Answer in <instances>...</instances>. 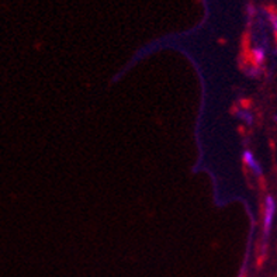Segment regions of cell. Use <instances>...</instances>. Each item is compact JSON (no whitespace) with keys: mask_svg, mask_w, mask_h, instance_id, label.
<instances>
[{"mask_svg":"<svg viewBox=\"0 0 277 277\" xmlns=\"http://www.w3.org/2000/svg\"><path fill=\"white\" fill-rule=\"evenodd\" d=\"M277 204L276 200L273 196H266L265 199V210H263V235L265 238L270 235L271 227L274 223V217H276Z\"/></svg>","mask_w":277,"mask_h":277,"instance_id":"cell-1","label":"cell"},{"mask_svg":"<svg viewBox=\"0 0 277 277\" xmlns=\"http://www.w3.org/2000/svg\"><path fill=\"white\" fill-rule=\"evenodd\" d=\"M242 159H243V163L247 165L248 168L252 170L253 175L262 176V173H263V169H262V166H260V163L258 162V159L255 158L252 151L247 149V151L243 152V155H242Z\"/></svg>","mask_w":277,"mask_h":277,"instance_id":"cell-2","label":"cell"},{"mask_svg":"<svg viewBox=\"0 0 277 277\" xmlns=\"http://www.w3.org/2000/svg\"><path fill=\"white\" fill-rule=\"evenodd\" d=\"M252 59H253V64H255V67L259 68L266 59L265 49L260 48V47H258V48H253L252 49Z\"/></svg>","mask_w":277,"mask_h":277,"instance_id":"cell-3","label":"cell"},{"mask_svg":"<svg viewBox=\"0 0 277 277\" xmlns=\"http://www.w3.org/2000/svg\"><path fill=\"white\" fill-rule=\"evenodd\" d=\"M236 118H239L241 121H243L247 126H252L253 124V114L251 113V111H248V110L245 109H241V110H236Z\"/></svg>","mask_w":277,"mask_h":277,"instance_id":"cell-4","label":"cell"},{"mask_svg":"<svg viewBox=\"0 0 277 277\" xmlns=\"http://www.w3.org/2000/svg\"><path fill=\"white\" fill-rule=\"evenodd\" d=\"M245 73H247V76H249V78H258V76L260 75V69L258 67L247 68Z\"/></svg>","mask_w":277,"mask_h":277,"instance_id":"cell-5","label":"cell"},{"mask_svg":"<svg viewBox=\"0 0 277 277\" xmlns=\"http://www.w3.org/2000/svg\"><path fill=\"white\" fill-rule=\"evenodd\" d=\"M270 20H271V24H273V28H274V33H276V36H277V14H271Z\"/></svg>","mask_w":277,"mask_h":277,"instance_id":"cell-6","label":"cell"}]
</instances>
